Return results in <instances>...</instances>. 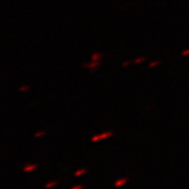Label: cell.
Segmentation results:
<instances>
[{
  "label": "cell",
  "instance_id": "6da1fadb",
  "mask_svg": "<svg viewBox=\"0 0 189 189\" xmlns=\"http://www.w3.org/2000/svg\"><path fill=\"white\" fill-rule=\"evenodd\" d=\"M125 183H127V180H126V179H122V180H119V181H117V182L115 183V186H116V187H120V186L124 185Z\"/></svg>",
  "mask_w": 189,
  "mask_h": 189
},
{
  "label": "cell",
  "instance_id": "7a4b0ae2",
  "mask_svg": "<svg viewBox=\"0 0 189 189\" xmlns=\"http://www.w3.org/2000/svg\"><path fill=\"white\" fill-rule=\"evenodd\" d=\"M57 185V182H50V183H47L45 185V188H50V187H54V186Z\"/></svg>",
  "mask_w": 189,
  "mask_h": 189
},
{
  "label": "cell",
  "instance_id": "3957f363",
  "mask_svg": "<svg viewBox=\"0 0 189 189\" xmlns=\"http://www.w3.org/2000/svg\"><path fill=\"white\" fill-rule=\"evenodd\" d=\"M35 168H36V166H29V167L24 168V171H31V170L35 169Z\"/></svg>",
  "mask_w": 189,
  "mask_h": 189
},
{
  "label": "cell",
  "instance_id": "277c9868",
  "mask_svg": "<svg viewBox=\"0 0 189 189\" xmlns=\"http://www.w3.org/2000/svg\"><path fill=\"white\" fill-rule=\"evenodd\" d=\"M84 172H85V170H81V171L76 172V176H80V175H82V173H84Z\"/></svg>",
  "mask_w": 189,
  "mask_h": 189
},
{
  "label": "cell",
  "instance_id": "5b68a950",
  "mask_svg": "<svg viewBox=\"0 0 189 189\" xmlns=\"http://www.w3.org/2000/svg\"><path fill=\"white\" fill-rule=\"evenodd\" d=\"M71 189H83V187L81 185H79V186H75V187H73Z\"/></svg>",
  "mask_w": 189,
  "mask_h": 189
}]
</instances>
